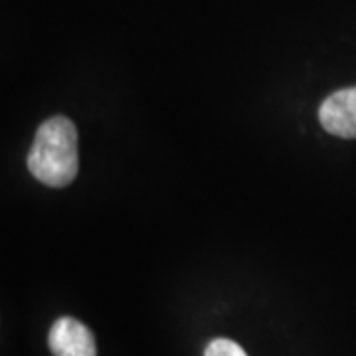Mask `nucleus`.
Instances as JSON below:
<instances>
[{
	"instance_id": "nucleus-1",
	"label": "nucleus",
	"mask_w": 356,
	"mask_h": 356,
	"mask_svg": "<svg viewBox=\"0 0 356 356\" xmlns=\"http://www.w3.org/2000/svg\"><path fill=\"white\" fill-rule=\"evenodd\" d=\"M32 177L51 188H64L74 182L79 170L77 129L64 117H51L40 125L28 153Z\"/></svg>"
},
{
	"instance_id": "nucleus-2",
	"label": "nucleus",
	"mask_w": 356,
	"mask_h": 356,
	"mask_svg": "<svg viewBox=\"0 0 356 356\" xmlns=\"http://www.w3.org/2000/svg\"><path fill=\"white\" fill-rule=\"evenodd\" d=\"M318 121L334 137L356 139V88L341 89L329 95L318 109Z\"/></svg>"
},
{
	"instance_id": "nucleus-3",
	"label": "nucleus",
	"mask_w": 356,
	"mask_h": 356,
	"mask_svg": "<svg viewBox=\"0 0 356 356\" xmlns=\"http://www.w3.org/2000/svg\"><path fill=\"white\" fill-rule=\"evenodd\" d=\"M48 344L54 356H97L93 332L72 317L58 318L51 325Z\"/></svg>"
},
{
	"instance_id": "nucleus-4",
	"label": "nucleus",
	"mask_w": 356,
	"mask_h": 356,
	"mask_svg": "<svg viewBox=\"0 0 356 356\" xmlns=\"http://www.w3.org/2000/svg\"><path fill=\"white\" fill-rule=\"evenodd\" d=\"M204 356H248V353L229 339H214L206 346Z\"/></svg>"
}]
</instances>
